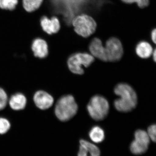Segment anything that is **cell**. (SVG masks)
Wrapping results in <instances>:
<instances>
[{"instance_id":"13","label":"cell","mask_w":156,"mask_h":156,"mask_svg":"<svg viewBox=\"0 0 156 156\" xmlns=\"http://www.w3.org/2000/svg\"><path fill=\"white\" fill-rule=\"evenodd\" d=\"M89 136L93 142L99 143L103 141L105 135L102 128L99 126H95L91 128L89 132Z\"/></svg>"},{"instance_id":"18","label":"cell","mask_w":156,"mask_h":156,"mask_svg":"<svg viewBox=\"0 0 156 156\" xmlns=\"http://www.w3.org/2000/svg\"><path fill=\"white\" fill-rule=\"evenodd\" d=\"M18 3V0H0V9L13 11Z\"/></svg>"},{"instance_id":"21","label":"cell","mask_w":156,"mask_h":156,"mask_svg":"<svg viewBox=\"0 0 156 156\" xmlns=\"http://www.w3.org/2000/svg\"><path fill=\"white\" fill-rule=\"evenodd\" d=\"M123 2L126 4H133L135 3L140 8L147 7L149 4V0H122Z\"/></svg>"},{"instance_id":"20","label":"cell","mask_w":156,"mask_h":156,"mask_svg":"<svg viewBox=\"0 0 156 156\" xmlns=\"http://www.w3.org/2000/svg\"><path fill=\"white\" fill-rule=\"evenodd\" d=\"M8 102V96L5 90L0 88V111L6 107Z\"/></svg>"},{"instance_id":"8","label":"cell","mask_w":156,"mask_h":156,"mask_svg":"<svg viewBox=\"0 0 156 156\" xmlns=\"http://www.w3.org/2000/svg\"><path fill=\"white\" fill-rule=\"evenodd\" d=\"M34 101L38 108L46 110L52 106L54 99L52 95L44 91H38L34 96Z\"/></svg>"},{"instance_id":"23","label":"cell","mask_w":156,"mask_h":156,"mask_svg":"<svg viewBox=\"0 0 156 156\" xmlns=\"http://www.w3.org/2000/svg\"><path fill=\"white\" fill-rule=\"evenodd\" d=\"M78 156H92L89 152L83 146H80V150L78 154Z\"/></svg>"},{"instance_id":"3","label":"cell","mask_w":156,"mask_h":156,"mask_svg":"<svg viewBox=\"0 0 156 156\" xmlns=\"http://www.w3.org/2000/svg\"><path fill=\"white\" fill-rule=\"evenodd\" d=\"M90 116L95 121H99L106 118L109 110V104L105 98L95 95L90 99L87 106Z\"/></svg>"},{"instance_id":"10","label":"cell","mask_w":156,"mask_h":156,"mask_svg":"<svg viewBox=\"0 0 156 156\" xmlns=\"http://www.w3.org/2000/svg\"><path fill=\"white\" fill-rule=\"evenodd\" d=\"M91 55L101 61H108L105 48L100 39L95 38L92 40L89 46Z\"/></svg>"},{"instance_id":"11","label":"cell","mask_w":156,"mask_h":156,"mask_svg":"<svg viewBox=\"0 0 156 156\" xmlns=\"http://www.w3.org/2000/svg\"><path fill=\"white\" fill-rule=\"evenodd\" d=\"M27 104L26 98L22 93H17L11 96L9 104L12 109L19 111L25 108Z\"/></svg>"},{"instance_id":"1","label":"cell","mask_w":156,"mask_h":156,"mask_svg":"<svg viewBox=\"0 0 156 156\" xmlns=\"http://www.w3.org/2000/svg\"><path fill=\"white\" fill-rule=\"evenodd\" d=\"M114 92L119 98L114 101L115 108L122 112H131L136 107L137 96L136 92L128 84L121 83L115 87Z\"/></svg>"},{"instance_id":"9","label":"cell","mask_w":156,"mask_h":156,"mask_svg":"<svg viewBox=\"0 0 156 156\" xmlns=\"http://www.w3.org/2000/svg\"><path fill=\"white\" fill-rule=\"evenodd\" d=\"M31 49L34 56L39 58H44L49 55V48L44 39L37 38L33 41Z\"/></svg>"},{"instance_id":"24","label":"cell","mask_w":156,"mask_h":156,"mask_svg":"<svg viewBox=\"0 0 156 156\" xmlns=\"http://www.w3.org/2000/svg\"><path fill=\"white\" fill-rule=\"evenodd\" d=\"M151 37L152 41L154 44H156V29H154L152 31L151 34Z\"/></svg>"},{"instance_id":"4","label":"cell","mask_w":156,"mask_h":156,"mask_svg":"<svg viewBox=\"0 0 156 156\" xmlns=\"http://www.w3.org/2000/svg\"><path fill=\"white\" fill-rule=\"evenodd\" d=\"M75 32L83 37H88L96 30L97 24L94 19L87 14L74 17L71 21Z\"/></svg>"},{"instance_id":"19","label":"cell","mask_w":156,"mask_h":156,"mask_svg":"<svg viewBox=\"0 0 156 156\" xmlns=\"http://www.w3.org/2000/svg\"><path fill=\"white\" fill-rule=\"evenodd\" d=\"M11 128V124L7 119L0 118V134L7 133Z\"/></svg>"},{"instance_id":"2","label":"cell","mask_w":156,"mask_h":156,"mask_svg":"<svg viewBox=\"0 0 156 156\" xmlns=\"http://www.w3.org/2000/svg\"><path fill=\"white\" fill-rule=\"evenodd\" d=\"M78 110L77 104L73 95H64L57 101L55 108V113L61 122H67L74 116Z\"/></svg>"},{"instance_id":"15","label":"cell","mask_w":156,"mask_h":156,"mask_svg":"<svg viewBox=\"0 0 156 156\" xmlns=\"http://www.w3.org/2000/svg\"><path fill=\"white\" fill-rule=\"evenodd\" d=\"M134 140L136 142L148 146L150 142V138L147 132L145 131L138 129L134 133Z\"/></svg>"},{"instance_id":"16","label":"cell","mask_w":156,"mask_h":156,"mask_svg":"<svg viewBox=\"0 0 156 156\" xmlns=\"http://www.w3.org/2000/svg\"><path fill=\"white\" fill-rule=\"evenodd\" d=\"M80 145L84 147L92 156H100V151L99 149L93 144L85 140H80Z\"/></svg>"},{"instance_id":"17","label":"cell","mask_w":156,"mask_h":156,"mask_svg":"<svg viewBox=\"0 0 156 156\" xmlns=\"http://www.w3.org/2000/svg\"><path fill=\"white\" fill-rule=\"evenodd\" d=\"M148 147V146L143 145L134 140L131 143L130 148L132 153L134 154L139 155L146 152Z\"/></svg>"},{"instance_id":"5","label":"cell","mask_w":156,"mask_h":156,"mask_svg":"<svg viewBox=\"0 0 156 156\" xmlns=\"http://www.w3.org/2000/svg\"><path fill=\"white\" fill-rule=\"evenodd\" d=\"M95 60L91 54L86 53H78L71 55L67 60V65L72 73L76 75L84 74L83 66L89 67Z\"/></svg>"},{"instance_id":"14","label":"cell","mask_w":156,"mask_h":156,"mask_svg":"<svg viewBox=\"0 0 156 156\" xmlns=\"http://www.w3.org/2000/svg\"><path fill=\"white\" fill-rule=\"evenodd\" d=\"M44 0H22V5L27 12H34L39 9Z\"/></svg>"},{"instance_id":"7","label":"cell","mask_w":156,"mask_h":156,"mask_svg":"<svg viewBox=\"0 0 156 156\" xmlns=\"http://www.w3.org/2000/svg\"><path fill=\"white\" fill-rule=\"evenodd\" d=\"M40 23L43 31L49 35L57 33L61 28L59 20L55 16L50 18L46 16H42Z\"/></svg>"},{"instance_id":"6","label":"cell","mask_w":156,"mask_h":156,"mask_svg":"<svg viewBox=\"0 0 156 156\" xmlns=\"http://www.w3.org/2000/svg\"><path fill=\"white\" fill-rule=\"evenodd\" d=\"M105 48L108 61L117 62L122 57L124 51L122 43L115 37L109 39L106 43Z\"/></svg>"},{"instance_id":"25","label":"cell","mask_w":156,"mask_h":156,"mask_svg":"<svg viewBox=\"0 0 156 156\" xmlns=\"http://www.w3.org/2000/svg\"><path fill=\"white\" fill-rule=\"evenodd\" d=\"M153 56V59L154 60V61L155 62L156 61V50H154V51H153V52L152 53Z\"/></svg>"},{"instance_id":"12","label":"cell","mask_w":156,"mask_h":156,"mask_svg":"<svg viewBox=\"0 0 156 156\" xmlns=\"http://www.w3.org/2000/svg\"><path fill=\"white\" fill-rule=\"evenodd\" d=\"M136 54L142 58H147L152 55L153 50L149 43L142 41L139 42L136 47Z\"/></svg>"},{"instance_id":"22","label":"cell","mask_w":156,"mask_h":156,"mask_svg":"<svg viewBox=\"0 0 156 156\" xmlns=\"http://www.w3.org/2000/svg\"><path fill=\"white\" fill-rule=\"evenodd\" d=\"M156 130L155 124L151 125L147 129V133L148 135L149 136L150 139L151 140L154 142H155L156 140Z\"/></svg>"}]
</instances>
